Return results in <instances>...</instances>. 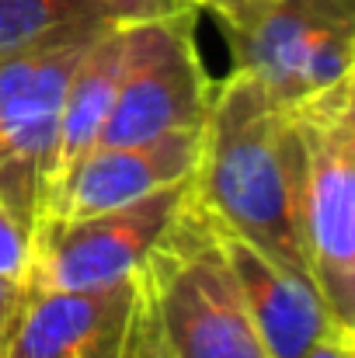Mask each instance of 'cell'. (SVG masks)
Listing matches in <instances>:
<instances>
[{
    "instance_id": "9a60e30c",
    "label": "cell",
    "mask_w": 355,
    "mask_h": 358,
    "mask_svg": "<svg viewBox=\"0 0 355 358\" xmlns=\"http://www.w3.org/2000/svg\"><path fill=\"white\" fill-rule=\"evenodd\" d=\"M331 108H335V119H338V132L345 139V150L355 164V66L338 87H331Z\"/></svg>"
},
{
    "instance_id": "8fae6325",
    "label": "cell",
    "mask_w": 355,
    "mask_h": 358,
    "mask_svg": "<svg viewBox=\"0 0 355 358\" xmlns=\"http://www.w3.org/2000/svg\"><path fill=\"white\" fill-rule=\"evenodd\" d=\"M122 49H125V24H109L88 45V52L81 56V63L67 84L63 115H60V146H56V185L81 157H88L95 146H102L105 122L112 115L118 94Z\"/></svg>"
},
{
    "instance_id": "9c48e42d",
    "label": "cell",
    "mask_w": 355,
    "mask_h": 358,
    "mask_svg": "<svg viewBox=\"0 0 355 358\" xmlns=\"http://www.w3.org/2000/svg\"><path fill=\"white\" fill-rule=\"evenodd\" d=\"M202 129H178L143 143L95 146L60 178L42 223H74L84 216L112 213L192 178L202 157Z\"/></svg>"
},
{
    "instance_id": "5bb4252c",
    "label": "cell",
    "mask_w": 355,
    "mask_h": 358,
    "mask_svg": "<svg viewBox=\"0 0 355 358\" xmlns=\"http://www.w3.org/2000/svg\"><path fill=\"white\" fill-rule=\"evenodd\" d=\"M109 21L116 24H139V21H160L181 10H195V0H91Z\"/></svg>"
},
{
    "instance_id": "ffe728a7",
    "label": "cell",
    "mask_w": 355,
    "mask_h": 358,
    "mask_svg": "<svg viewBox=\"0 0 355 358\" xmlns=\"http://www.w3.org/2000/svg\"><path fill=\"white\" fill-rule=\"evenodd\" d=\"M206 3H209V0H206Z\"/></svg>"
},
{
    "instance_id": "2e32d148",
    "label": "cell",
    "mask_w": 355,
    "mask_h": 358,
    "mask_svg": "<svg viewBox=\"0 0 355 358\" xmlns=\"http://www.w3.org/2000/svg\"><path fill=\"white\" fill-rule=\"evenodd\" d=\"M25 296V282H14V278H0V352H4V341H7V331L14 324V313H18V303Z\"/></svg>"
},
{
    "instance_id": "8992f818",
    "label": "cell",
    "mask_w": 355,
    "mask_h": 358,
    "mask_svg": "<svg viewBox=\"0 0 355 358\" xmlns=\"http://www.w3.org/2000/svg\"><path fill=\"white\" fill-rule=\"evenodd\" d=\"M0 358H160L143 271L102 289H28Z\"/></svg>"
},
{
    "instance_id": "4fadbf2b",
    "label": "cell",
    "mask_w": 355,
    "mask_h": 358,
    "mask_svg": "<svg viewBox=\"0 0 355 358\" xmlns=\"http://www.w3.org/2000/svg\"><path fill=\"white\" fill-rule=\"evenodd\" d=\"M32 268V234L0 206V278L25 282Z\"/></svg>"
},
{
    "instance_id": "ba28073f",
    "label": "cell",
    "mask_w": 355,
    "mask_h": 358,
    "mask_svg": "<svg viewBox=\"0 0 355 358\" xmlns=\"http://www.w3.org/2000/svg\"><path fill=\"white\" fill-rule=\"evenodd\" d=\"M192 199V178L174 181L132 206L84 216L74 223H42L32 234L28 289H102L139 275L153 247L167 237Z\"/></svg>"
},
{
    "instance_id": "e0dca14e",
    "label": "cell",
    "mask_w": 355,
    "mask_h": 358,
    "mask_svg": "<svg viewBox=\"0 0 355 358\" xmlns=\"http://www.w3.org/2000/svg\"><path fill=\"white\" fill-rule=\"evenodd\" d=\"M307 358H352L349 352V345H345V338L335 331V334H328V338H321L314 348H310V355Z\"/></svg>"
},
{
    "instance_id": "5b68a950",
    "label": "cell",
    "mask_w": 355,
    "mask_h": 358,
    "mask_svg": "<svg viewBox=\"0 0 355 358\" xmlns=\"http://www.w3.org/2000/svg\"><path fill=\"white\" fill-rule=\"evenodd\" d=\"M195 10L125 24L122 77L102 143H143L178 129H202L216 84L195 45Z\"/></svg>"
},
{
    "instance_id": "52a82bcc",
    "label": "cell",
    "mask_w": 355,
    "mask_h": 358,
    "mask_svg": "<svg viewBox=\"0 0 355 358\" xmlns=\"http://www.w3.org/2000/svg\"><path fill=\"white\" fill-rule=\"evenodd\" d=\"M303 150V243L310 278L335 331L355 338V164L338 132L331 91L293 108Z\"/></svg>"
},
{
    "instance_id": "277c9868",
    "label": "cell",
    "mask_w": 355,
    "mask_h": 358,
    "mask_svg": "<svg viewBox=\"0 0 355 358\" xmlns=\"http://www.w3.org/2000/svg\"><path fill=\"white\" fill-rule=\"evenodd\" d=\"M234 70L300 108L338 87L355 66V0H209Z\"/></svg>"
},
{
    "instance_id": "d6986e66",
    "label": "cell",
    "mask_w": 355,
    "mask_h": 358,
    "mask_svg": "<svg viewBox=\"0 0 355 358\" xmlns=\"http://www.w3.org/2000/svg\"><path fill=\"white\" fill-rule=\"evenodd\" d=\"M195 3H199V7H206V0H195Z\"/></svg>"
},
{
    "instance_id": "6da1fadb",
    "label": "cell",
    "mask_w": 355,
    "mask_h": 358,
    "mask_svg": "<svg viewBox=\"0 0 355 358\" xmlns=\"http://www.w3.org/2000/svg\"><path fill=\"white\" fill-rule=\"evenodd\" d=\"M307 150L296 112L279 105L265 84L230 70L216 84L202 129V157L192 195L216 227L254 243L289 271L310 275L303 243Z\"/></svg>"
},
{
    "instance_id": "ac0fdd59",
    "label": "cell",
    "mask_w": 355,
    "mask_h": 358,
    "mask_svg": "<svg viewBox=\"0 0 355 358\" xmlns=\"http://www.w3.org/2000/svg\"><path fill=\"white\" fill-rule=\"evenodd\" d=\"M345 345H349V352H352V358H355V338H349Z\"/></svg>"
},
{
    "instance_id": "7c38bea8",
    "label": "cell",
    "mask_w": 355,
    "mask_h": 358,
    "mask_svg": "<svg viewBox=\"0 0 355 358\" xmlns=\"http://www.w3.org/2000/svg\"><path fill=\"white\" fill-rule=\"evenodd\" d=\"M81 17L105 14L91 0H0V56L25 49Z\"/></svg>"
},
{
    "instance_id": "30bf717a",
    "label": "cell",
    "mask_w": 355,
    "mask_h": 358,
    "mask_svg": "<svg viewBox=\"0 0 355 358\" xmlns=\"http://www.w3.org/2000/svg\"><path fill=\"white\" fill-rule=\"evenodd\" d=\"M220 247L244 296V306L272 358H307L310 348L335 334L328 306L310 275L289 271L254 243L216 227Z\"/></svg>"
},
{
    "instance_id": "7a4b0ae2",
    "label": "cell",
    "mask_w": 355,
    "mask_h": 358,
    "mask_svg": "<svg viewBox=\"0 0 355 358\" xmlns=\"http://www.w3.org/2000/svg\"><path fill=\"white\" fill-rule=\"evenodd\" d=\"M160 358H272L227 264L209 213L188 199L143 264Z\"/></svg>"
},
{
    "instance_id": "3957f363",
    "label": "cell",
    "mask_w": 355,
    "mask_h": 358,
    "mask_svg": "<svg viewBox=\"0 0 355 358\" xmlns=\"http://www.w3.org/2000/svg\"><path fill=\"white\" fill-rule=\"evenodd\" d=\"M116 21L81 17L0 56V206L28 230L42 223L56 185L67 84L88 45Z\"/></svg>"
}]
</instances>
